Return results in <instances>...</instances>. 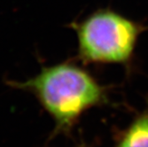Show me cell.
I'll list each match as a JSON object with an SVG mask.
<instances>
[{"instance_id": "cell-1", "label": "cell", "mask_w": 148, "mask_h": 147, "mask_svg": "<svg viewBox=\"0 0 148 147\" xmlns=\"http://www.w3.org/2000/svg\"><path fill=\"white\" fill-rule=\"evenodd\" d=\"M31 92L55 125L53 135H69L82 115L106 100V90L89 72L71 63L47 66L31 79L11 83Z\"/></svg>"}, {"instance_id": "cell-2", "label": "cell", "mask_w": 148, "mask_h": 147, "mask_svg": "<svg viewBox=\"0 0 148 147\" xmlns=\"http://www.w3.org/2000/svg\"><path fill=\"white\" fill-rule=\"evenodd\" d=\"M79 56L84 62L126 64L142 32L140 24L120 13L102 9L75 25Z\"/></svg>"}, {"instance_id": "cell-3", "label": "cell", "mask_w": 148, "mask_h": 147, "mask_svg": "<svg viewBox=\"0 0 148 147\" xmlns=\"http://www.w3.org/2000/svg\"><path fill=\"white\" fill-rule=\"evenodd\" d=\"M114 147H148V109L138 114L121 133Z\"/></svg>"}, {"instance_id": "cell-4", "label": "cell", "mask_w": 148, "mask_h": 147, "mask_svg": "<svg viewBox=\"0 0 148 147\" xmlns=\"http://www.w3.org/2000/svg\"><path fill=\"white\" fill-rule=\"evenodd\" d=\"M79 147H85V146H79Z\"/></svg>"}]
</instances>
